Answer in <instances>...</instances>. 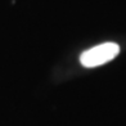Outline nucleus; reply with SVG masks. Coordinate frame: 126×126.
I'll list each match as a JSON object with an SVG mask.
<instances>
[{
  "label": "nucleus",
  "mask_w": 126,
  "mask_h": 126,
  "mask_svg": "<svg viewBox=\"0 0 126 126\" xmlns=\"http://www.w3.org/2000/svg\"><path fill=\"white\" fill-rule=\"evenodd\" d=\"M120 53V47L114 43H104L84 51L80 57V62L84 67H98L112 61Z\"/></svg>",
  "instance_id": "f257e3e1"
}]
</instances>
